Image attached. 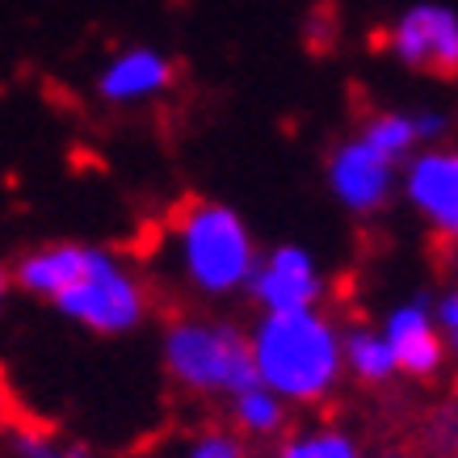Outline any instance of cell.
I'll return each instance as SVG.
<instances>
[{
    "mask_svg": "<svg viewBox=\"0 0 458 458\" xmlns=\"http://www.w3.org/2000/svg\"><path fill=\"white\" fill-rule=\"evenodd\" d=\"M257 383L286 403H319L345 375L341 328L319 307L307 311H261L249 333Z\"/></svg>",
    "mask_w": 458,
    "mask_h": 458,
    "instance_id": "obj_1",
    "label": "cell"
},
{
    "mask_svg": "<svg viewBox=\"0 0 458 458\" xmlns=\"http://www.w3.org/2000/svg\"><path fill=\"white\" fill-rule=\"evenodd\" d=\"M173 252L181 278L202 299H232L249 286L257 269V240L249 223L223 202H185L173 215Z\"/></svg>",
    "mask_w": 458,
    "mask_h": 458,
    "instance_id": "obj_2",
    "label": "cell"
},
{
    "mask_svg": "<svg viewBox=\"0 0 458 458\" xmlns=\"http://www.w3.org/2000/svg\"><path fill=\"white\" fill-rule=\"evenodd\" d=\"M165 370L181 391L190 395H223L232 400L236 391L257 383L249 353V333H240L227 319L181 316L165 328L160 341Z\"/></svg>",
    "mask_w": 458,
    "mask_h": 458,
    "instance_id": "obj_3",
    "label": "cell"
},
{
    "mask_svg": "<svg viewBox=\"0 0 458 458\" xmlns=\"http://www.w3.org/2000/svg\"><path fill=\"white\" fill-rule=\"evenodd\" d=\"M51 307L93 336H126L148 319L152 299L148 282L118 252L89 244L81 274L72 278L68 291L51 299Z\"/></svg>",
    "mask_w": 458,
    "mask_h": 458,
    "instance_id": "obj_4",
    "label": "cell"
},
{
    "mask_svg": "<svg viewBox=\"0 0 458 458\" xmlns=\"http://www.w3.org/2000/svg\"><path fill=\"white\" fill-rule=\"evenodd\" d=\"M383 51L425 76H458V13L445 4H412L383 30Z\"/></svg>",
    "mask_w": 458,
    "mask_h": 458,
    "instance_id": "obj_5",
    "label": "cell"
},
{
    "mask_svg": "<svg viewBox=\"0 0 458 458\" xmlns=\"http://www.w3.org/2000/svg\"><path fill=\"white\" fill-rule=\"evenodd\" d=\"M249 299L261 311H307L324 303V269L307 249L299 244H278L274 252L257 257V269L249 278Z\"/></svg>",
    "mask_w": 458,
    "mask_h": 458,
    "instance_id": "obj_6",
    "label": "cell"
},
{
    "mask_svg": "<svg viewBox=\"0 0 458 458\" xmlns=\"http://www.w3.org/2000/svg\"><path fill=\"white\" fill-rule=\"evenodd\" d=\"M395 177H400V165L378 148H370L361 135L336 143L333 156H328V190L353 215H375V210L387 207Z\"/></svg>",
    "mask_w": 458,
    "mask_h": 458,
    "instance_id": "obj_7",
    "label": "cell"
},
{
    "mask_svg": "<svg viewBox=\"0 0 458 458\" xmlns=\"http://www.w3.org/2000/svg\"><path fill=\"white\" fill-rule=\"evenodd\" d=\"M403 194L442 240H458V152H417L403 173Z\"/></svg>",
    "mask_w": 458,
    "mask_h": 458,
    "instance_id": "obj_8",
    "label": "cell"
},
{
    "mask_svg": "<svg viewBox=\"0 0 458 458\" xmlns=\"http://www.w3.org/2000/svg\"><path fill=\"white\" fill-rule=\"evenodd\" d=\"M177 84V64L156 47H126L98 72V98L110 106H143Z\"/></svg>",
    "mask_w": 458,
    "mask_h": 458,
    "instance_id": "obj_9",
    "label": "cell"
},
{
    "mask_svg": "<svg viewBox=\"0 0 458 458\" xmlns=\"http://www.w3.org/2000/svg\"><path fill=\"white\" fill-rule=\"evenodd\" d=\"M383 341H387L391 358H395V370L408 378H433L442 370L445 358V341L433 324V311L425 299H408V303L391 307L387 324L378 328Z\"/></svg>",
    "mask_w": 458,
    "mask_h": 458,
    "instance_id": "obj_10",
    "label": "cell"
},
{
    "mask_svg": "<svg viewBox=\"0 0 458 458\" xmlns=\"http://www.w3.org/2000/svg\"><path fill=\"white\" fill-rule=\"evenodd\" d=\"M445 126L450 123H445L442 114H433V110H412V114L383 110V114H375V118H366V126H361L358 135L370 143V148H378L383 156H391L395 165H403V160H412V156H417L420 143L445 135Z\"/></svg>",
    "mask_w": 458,
    "mask_h": 458,
    "instance_id": "obj_11",
    "label": "cell"
},
{
    "mask_svg": "<svg viewBox=\"0 0 458 458\" xmlns=\"http://www.w3.org/2000/svg\"><path fill=\"white\" fill-rule=\"evenodd\" d=\"M286 412H291V403L278 400L261 383H252L227 400V417H232L240 437H278L286 429Z\"/></svg>",
    "mask_w": 458,
    "mask_h": 458,
    "instance_id": "obj_12",
    "label": "cell"
},
{
    "mask_svg": "<svg viewBox=\"0 0 458 458\" xmlns=\"http://www.w3.org/2000/svg\"><path fill=\"white\" fill-rule=\"evenodd\" d=\"M341 361H345L349 375L361 378V383H370V387H378V383H387V378L400 375L387 341H383V333H375V328H349V333H341Z\"/></svg>",
    "mask_w": 458,
    "mask_h": 458,
    "instance_id": "obj_13",
    "label": "cell"
},
{
    "mask_svg": "<svg viewBox=\"0 0 458 458\" xmlns=\"http://www.w3.org/2000/svg\"><path fill=\"white\" fill-rule=\"evenodd\" d=\"M4 442H9V454L13 458H93L84 442L59 437V433L38 429V425H13V429L4 433Z\"/></svg>",
    "mask_w": 458,
    "mask_h": 458,
    "instance_id": "obj_14",
    "label": "cell"
},
{
    "mask_svg": "<svg viewBox=\"0 0 458 458\" xmlns=\"http://www.w3.org/2000/svg\"><path fill=\"white\" fill-rule=\"evenodd\" d=\"M278 458H361L345 429H303L278 445Z\"/></svg>",
    "mask_w": 458,
    "mask_h": 458,
    "instance_id": "obj_15",
    "label": "cell"
},
{
    "mask_svg": "<svg viewBox=\"0 0 458 458\" xmlns=\"http://www.w3.org/2000/svg\"><path fill=\"white\" fill-rule=\"evenodd\" d=\"M181 458H249V445L232 429H207L181 450Z\"/></svg>",
    "mask_w": 458,
    "mask_h": 458,
    "instance_id": "obj_16",
    "label": "cell"
},
{
    "mask_svg": "<svg viewBox=\"0 0 458 458\" xmlns=\"http://www.w3.org/2000/svg\"><path fill=\"white\" fill-rule=\"evenodd\" d=\"M433 324H437V333H442V341L458 353V291H450L437 303V311H433Z\"/></svg>",
    "mask_w": 458,
    "mask_h": 458,
    "instance_id": "obj_17",
    "label": "cell"
},
{
    "mask_svg": "<svg viewBox=\"0 0 458 458\" xmlns=\"http://www.w3.org/2000/svg\"><path fill=\"white\" fill-rule=\"evenodd\" d=\"M9 291H13V278H9V269H0V311L9 303Z\"/></svg>",
    "mask_w": 458,
    "mask_h": 458,
    "instance_id": "obj_18",
    "label": "cell"
}]
</instances>
